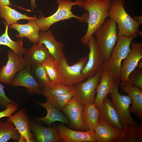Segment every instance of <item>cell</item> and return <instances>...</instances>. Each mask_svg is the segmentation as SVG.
Returning <instances> with one entry per match:
<instances>
[{
	"mask_svg": "<svg viewBox=\"0 0 142 142\" xmlns=\"http://www.w3.org/2000/svg\"><path fill=\"white\" fill-rule=\"evenodd\" d=\"M136 37L120 35L118 31L117 42L111 56L107 62L103 63L101 68V70H105L111 74L114 83H119L120 82L121 62L126 57L130 50V47L131 41Z\"/></svg>",
	"mask_w": 142,
	"mask_h": 142,
	"instance_id": "4",
	"label": "cell"
},
{
	"mask_svg": "<svg viewBox=\"0 0 142 142\" xmlns=\"http://www.w3.org/2000/svg\"><path fill=\"white\" fill-rule=\"evenodd\" d=\"M7 56L6 64L0 68V82L11 85L17 73L27 64L23 57H19L10 50L8 51Z\"/></svg>",
	"mask_w": 142,
	"mask_h": 142,
	"instance_id": "10",
	"label": "cell"
},
{
	"mask_svg": "<svg viewBox=\"0 0 142 142\" xmlns=\"http://www.w3.org/2000/svg\"><path fill=\"white\" fill-rule=\"evenodd\" d=\"M51 55L44 44L39 42L34 44L24 54L27 65L41 64Z\"/></svg>",
	"mask_w": 142,
	"mask_h": 142,
	"instance_id": "23",
	"label": "cell"
},
{
	"mask_svg": "<svg viewBox=\"0 0 142 142\" xmlns=\"http://www.w3.org/2000/svg\"><path fill=\"white\" fill-rule=\"evenodd\" d=\"M100 69L93 77L87 79L85 82L77 83L72 87L74 96L82 105L94 103L97 85L101 80Z\"/></svg>",
	"mask_w": 142,
	"mask_h": 142,
	"instance_id": "8",
	"label": "cell"
},
{
	"mask_svg": "<svg viewBox=\"0 0 142 142\" xmlns=\"http://www.w3.org/2000/svg\"><path fill=\"white\" fill-rule=\"evenodd\" d=\"M61 138L66 142H97L94 132L76 131L69 128L62 123L57 126Z\"/></svg>",
	"mask_w": 142,
	"mask_h": 142,
	"instance_id": "15",
	"label": "cell"
},
{
	"mask_svg": "<svg viewBox=\"0 0 142 142\" xmlns=\"http://www.w3.org/2000/svg\"><path fill=\"white\" fill-rule=\"evenodd\" d=\"M111 0H84L83 8L88 12V27L84 35L80 39L81 43L87 45L89 39L100 29L109 16Z\"/></svg>",
	"mask_w": 142,
	"mask_h": 142,
	"instance_id": "1",
	"label": "cell"
},
{
	"mask_svg": "<svg viewBox=\"0 0 142 142\" xmlns=\"http://www.w3.org/2000/svg\"><path fill=\"white\" fill-rule=\"evenodd\" d=\"M142 123L138 125L123 126L121 135L114 142H142Z\"/></svg>",
	"mask_w": 142,
	"mask_h": 142,
	"instance_id": "25",
	"label": "cell"
},
{
	"mask_svg": "<svg viewBox=\"0 0 142 142\" xmlns=\"http://www.w3.org/2000/svg\"><path fill=\"white\" fill-rule=\"evenodd\" d=\"M87 45L89 52L87 62L81 73L85 78L87 79L96 75L101 69L104 62L96 40L93 35L90 38Z\"/></svg>",
	"mask_w": 142,
	"mask_h": 142,
	"instance_id": "9",
	"label": "cell"
},
{
	"mask_svg": "<svg viewBox=\"0 0 142 142\" xmlns=\"http://www.w3.org/2000/svg\"><path fill=\"white\" fill-rule=\"evenodd\" d=\"M136 67L142 69V58L141 59L138 61Z\"/></svg>",
	"mask_w": 142,
	"mask_h": 142,
	"instance_id": "40",
	"label": "cell"
},
{
	"mask_svg": "<svg viewBox=\"0 0 142 142\" xmlns=\"http://www.w3.org/2000/svg\"><path fill=\"white\" fill-rule=\"evenodd\" d=\"M7 121L12 123L20 135L19 142H35L34 135L30 130V123L24 109L19 110L9 117Z\"/></svg>",
	"mask_w": 142,
	"mask_h": 142,
	"instance_id": "14",
	"label": "cell"
},
{
	"mask_svg": "<svg viewBox=\"0 0 142 142\" xmlns=\"http://www.w3.org/2000/svg\"><path fill=\"white\" fill-rule=\"evenodd\" d=\"M128 80L123 83L120 82V86L127 84H133L142 89V69L137 67L132 71L128 76Z\"/></svg>",
	"mask_w": 142,
	"mask_h": 142,
	"instance_id": "33",
	"label": "cell"
},
{
	"mask_svg": "<svg viewBox=\"0 0 142 142\" xmlns=\"http://www.w3.org/2000/svg\"><path fill=\"white\" fill-rule=\"evenodd\" d=\"M123 91L126 93L131 99L132 105L130 111L136 114L138 119H142V89L133 84L121 86Z\"/></svg>",
	"mask_w": 142,
	"mask_h": 142,
	"instance_id": "24",
	"label": "cell"
},
{
	"mask_svg": "<svg viewBox=\"0 0 142 142\" xmlns=\"http://www.w3.org/2000/svg\"><path fill=\"white\" fill-rule=\"evenodd\" d=\"M133 18L138 23L140 26L142 24V15L134 17Z\"/></svg>",
	"mask_w": 142,
	"mask_h": 142,
	"instance_id": "38",
	"label": "cell"
},
{
	"mask_svg": "<svg viewBox=\"0 0 142 142\" xmlns=\"http://www.w3.org/2000/svg\"><path fill=\"white\" fill-rule=\"evenodd\" d=\"M74 96V93L72 90L67 94L47 99L51 101L56 106L62 110L70 102Z\"/></svg>",
	"mask_w": 142,
	"mask_h": 142,
	"instance_id": "34",
	"label": "cell"
},
{
	"mask_svg": "<svg viewBox=\"0 0 142 142\" xmlns=\"http://www.w3.org/2000/svg\"><path fill=\"white\" fill-rule=\"evenodd\" d=\"M31 128L38 142H59L63 140L60 136L57 126L47 128L33 121Z\"/></svg>",
	"mask_w": 142,
	"mask_h": 142,
	"instance_id": "20",
	"label": "cell"
},
{
	"mask_svg": "<svg viewBox=\"0 0 142 142\" xmlns=\"http://www.w3.org/2000/svg\"><path fill=\"white\" fill-rule=\"evenodd\" d=\"M30 65L31 71L33 75L40 84L41 88L53 84L42 64H36Z\"/></svg>",
	"mask_w": 142,
	"mask_h": 142,
	"instance_id": "30",
	"label": "cell"
},
{
	"mask_svg": "<svg viewBox=\"0 0 142 142\" xmlns=\"http://www.w3.org/2000/svg\"><path fill=\"white\" fill-rule=\"evenodd\" d=\"M37 103L45 108L47 110V115L44 117L36 118L37 121L43 122L45 124L50 125L55 121L68 125L69 121L67 117L60 111V109L51 101L47 100L45 103L37 102Z\"/></svg>",
	"mask_w": 142,
	"mask_h": 142,
	"instance_id": "21",
	"label": "cell"
},
{
	"mask_svg": "<svg viewBox=\"0 0 142 142\" xmlns=\"http://www.w3.org/2000/svg\"><path fill=\"white\" fill-rule=\"evenodd\" d=\"M0 17L6 21V23L10 25L21 19L36 20L37 18L30 17L20 13L8 6H0Z\"/></svg>",
	"mask_w": 142,
	"mask_h": 142,
	"instance_id": "27",
	"label": "cell"
},
{
	"mask_svg": "<svg viewBox=\"0 0 142 142\" xmlns=\"http://www.w3.org/2000/svg\"><path fill=\"white\" fill-rule=\"evenodd\" d=\"M36 20H30L27 23L25 24L16 23L10 25L9 28L18 32V34L16 35V38L26 37L30 42L34 44L39 42L40 33V29Z\"/></svg>",
	"mask_w": 142,
	"mask_h": 142,
	"instance_id": "18",
	"label": "cell"
},
{
	"mask_svg": "<svg viewBox=\"0 0 142 142\" xmlns=\"http://www.w3.org/2000/svg\"><path fill=\"white\" fill-rule=\"evenodd\" d=\"M16 105L12 103H9L7 106L6 109L0 111V118L3 117H10L12 114L18 109Z\"/></svg>",
	"mask_w": 142,
	"mask_h": 142,
	"instance_id": "36",
	"label": "cell"
},
{
	"mask_svg": "<svg viewBox=\"0 0 142 142\" xmlns=\"http://www.w3.org/2000/svg\"><path fill=\"white\" fill-rule=\"evenodd\" d=\"M38 42L44 44L50 54L56 61L65 54L63 51L64 44L57 41L50 30H48L46 32L42 31L40 33Z\"/></svg>",
	"mask_w": 142,
	"mask_h": 142,
	"instance_id": "22",
	"label": "cell"
},
{
	"mask_svg": "<svg viewBox=\"0 0 142 142\" xmlns=\"http://www.w3.org/2000/svg\"><path fill=\"white\" fill-rule=\"evenodd\" d=\"M42 93L47 99L67 94L72 90L71 87H67L60 84H53L49 86L41 88Z\"/></svg>",
	"mask_w": 142,
	"mask_h": 142,
	"instance_id": "32",
	"label": "cell"
},
{
	"mask_svg": "<svg viewBox=\"0 0 142 142\" xmlns=\"http://www.w3.org/2000/svg\"><path fill=\"white\" fill-rule=\"evenodd\" d=\"M6 29L4 33L0 36V45H3L8 46L10 48L14 53L18 56L23 57L27 49L24 48L23 45L22 38L16 41L12 40L9 36L8 29L9 25L4 22Z\"/></svg>",
	"mask_w": 142,
	"mask_h": 142,
	"instance_id": "28",
	"label": "cell"
},
{
	"mask_svg": "<svg viewBox=\"0 0 142 142\" xmlns=\"http://www.w3.org/2000/svg\"><path fill=\"white\" fill-rule=\"evenodd\" d=\"M62 110L69 118L72 128L82 131L89 130L83 120V105L77 101L74 96Z\"/></svg>",
	"mask_w": 142,
	"mask_h": 142,
	"instance_id": "13",
	"label": "cell"
},
{
	"mask_svg": "<svg viewBox=\"0 0 142 142\" xmlns=\"http://www.w3.org/2000/svg\"><path fill=\"white\" fill-rule=\"evenodd\" d=\"M131 49L126 57L123 59L121 65L120 77L121 82L128 80L129 74L136 67L140 59L142 58V43H131Z\"/></svg>",
	"mask_w": 142,
	"mask_h": 142,
	"instance_id": "11",
	"label": "cell"
},
{
	"mask_svg": "<svg viewBox=\"0 0 142 142\" xmlns=\"http://www.w3.org/2000/svg\"><path fill=\"white\" fill-rule=\"evenodd\" d=\"M99 110L94 103L83 105L82 117L89 130L94 132L99 119Z\"/></svg>",
	"mask_w": 142,
	"mask_h": 142,
	"instance_id": "26",
	"label": "cell"
},
{
	"mask_svg": "<svg viewBox=\"0 0 142 142\" xmlns=\"http://www.w3.org/2000/svg\"><path fill=\"white\" fill-rule=\"evenodd\" d=\"M119 83H114L111 92L109 93L111 102L118 113L122 125L128 126L138 125L130 114V105L132 103L129 95H122L118 91Z\"/></svg>",
	"mask_w": 142,
	"mask_h": 142,
	"instance_id": "7",
	"label": "cell"
},
{
	"mask_svg": "<svg viewBox=\"0 0 142 142\" xmlns=\"http://www.w3.org/2000/svg\"><path fill=\"white\" fill-rule=\"evenodd\" d=\"M31 4L32 9H34L37 7L36 4L35 0H31Z\"/></svg>",
	"mask_w": 142,
	"mask_h": 142,
	"instance_id": "39",
	"label": "cell"
},
{
	"mask_svg": "<svg viewBox=\"0 0 142 142\" xmlns=\"http://www.w3.org/2000/svg\"><path fill=\"white\" fill-rule=\"evenodd\" d=\"M140 1H141L142 0H139Z\"/></svg>",
	"mask_w": 142,
	"mask_h": 142,
	"instance_id": "41",
	"label": "cell"
},
{
	"mask_svg": "<svg viewBox=\"0 0 142 142\" xmlns=\"http://www.w3.org/2000/svg\"><path fill=\"white\" fill-rule=\"evenodd\" d=\"M116 23L111 18L106 20L102 27L94 33L104 63L109 59L117 40Z\"/></svg>",
	"mask_w": 142,
	"mask_h": 142,
	"instance_id": "5",
	"label": "cell"
},
{
	"mask_svg": "<svg viewBox=\"0 0 142 142\" xmlns=\"http://www.w3.org/2000/svg\"><path fill=\"white\" fill-rule=\"evenodd\" d=\"M12 5L9 0H0V6Z\"/></svg>",
	"mask_w": 142,
	"mask_h": 142,
	"instance_id": "37",
	"label": "cell"
},
{
	"mask_svg": "<svg viewBox=\"0 0 142 142\" xmlns=\"http://www.w3.org/2000/svg\"><path fill=\"white\" fill-rule=\"evenodd\" d=\"M4 87L3 85L0 83V106L3 108H6L7 105L10 103L18 106L13 100L6 96L4 90Z\"/></svg>",
	"mask_w": 142,
	"mask_h": 142,
	"instance_id": "35",
	"label": "cell"
},
{
	"mask_svg": "<svg viewBox=\"0 0 142 142\" xmlns=\"http://www.w3.org/2000/svg\"><path fill=\"white\" fill-rule=\"evenodd\" d=\"M20 138V134L13 123L0 121V142H7L10 139L18 141Z\"/></svg>",
	"mask_w": 142,
	"mask_h": 142,
	"instance_id": "29",
	"label": "cell"
},
{
	"mask_svg": "<svg viewBox=\"0 0 142 142\" xmlns=\"http://www.w3.org/2000/svg\"><path fill=\"white\" fill-rule=\"evenodd\" d=\"M42 64L53 83L54 84H59L60 76L57 61L55 58L51 55Z\"/></svg>",
	"mask_w": 142,
	"mask_h": 142,
	"instance_id": "31",
	"label": "cell"
},
{
	"mask_svg": "<svg viewBox=\"0 0 142 142\" xmlns=\"http://www.w3.org/2000/svg\"><path fill=\"white\" fill-rule=\"evenodd\" d=\"M56 2L58 5V8L54 13L47 17H44L43 14H40L36 20L40 31H47L54 23L72 18H75L80 22L87 23L88 12L79 16L74 14L71 11L72 7L74 6L77 5L83 8V0H76L75 2H72L71 0H57Z\"/></svg>",
	"mask_w": 142,
	"mask_h": 142,
	"instance_id": "2",
	"label": "cell"
},
{
	"mask_svg": "<svg viewBox=\"0 0 142 142\" xmlns=\"http://www.w3.org/2000/svg\"><path fill=\"white\" fill-rule=\"evenodd\" d=\"M100 76L101 80L96 88L97 94L94 103L99 109L101 107L105 98L111 92L114 85L113 77L109 72L101 70Z\"/></svg>",
	"mask_w": 142,
	"mask_h": 142,
	"instance_id": "16",
	"label": "cell"
},
{
	"mask_svg": "<svg viewBox=\"0 0 142 142\" xmlns=\"http://www.w3.org/2000/svg\"><path fill=\"white\" fill-rule=\"evenodd\" d=\"M125 0H111L109 17L118 25V33L128 37L138 36L140 26L125 10Z\"/></svg>",
	"mask_w": 142,
	"mask_h": 142,
	"instance_id": "3",
	"label": "cell"
},
{
	"mask_svg": "<svg viewBox=\"0 0 142 142\" xmlns=\"http://www.w3.org/2000/svg\"><path fill=\"white\" fill-rule=\"evenodd\" d=\"M99 110V119L104 120L113 127L122 131L123 126L119 115L107 96Z\"/></svg>",
	"mask_w": 142,
	"mask_h": 142,
	"instance_id": "19",
	"label": "cell"
},
{
	"mask_svg": "<svg viewBox=\"0 0 142 142\" xmlns=\"http://www.w3.org/2000/svg\"><path fill=\"white\" fill-rule=\"evenodd\" d=\"M11 85L14 87H25L30 94L40 95L42 94L41 87L33 75L30 65H27L17 73Z\"/></svg>",
	"mask_w": 142,
	"mask_h": 142,
	"instance_id": "12",
	"label": "cell"
},
{
	"mask_svg": "<svg viewBox=\"0 0 142 142\" xmlns=\"http://www.w3.org/2000/svg\"><path fill=\"white\" fill-rule=\"evenodd\" d=\"M94 133L97 142H114L120 136L122 131L104 120L98 119Z\"/></svg>",
	"mask_w": 142,
	"mask_h": 142,
	"instance_id": "17",
	"label": "cell"
},
{
	"mask_svg": "<svg viewBox=\"0 0 142 142\" xmlns=\"http://www.w3.org/2000/svg\"><path fill=\"white\" fill-rule=\"evenodd\" d=\"M88 59V57H83L75 63L69 65L65 54L63 55L57 61L60 78L59 84L71 87L77 83L83 81L85 78L81 72Z\"/></svg>",
	"mask_w": 142,
	"mask_h": 142,
	"instance_id": "6",
	"label": "cell"
}]
</instances>
